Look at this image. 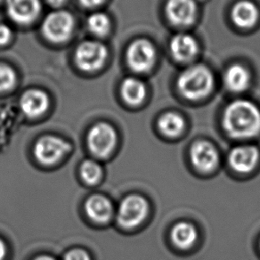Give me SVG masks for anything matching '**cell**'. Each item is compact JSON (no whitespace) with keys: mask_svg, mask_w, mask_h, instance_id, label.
<instances>
[{"mask_svg":"<svg viewBox=\"0 0 260 260\" xmlns=\"http://www.w3.org/2000/svg\"><path fill=\"white\" fill-rule=\"evenodd\" d=\"M223 125L231 138H255L260 133V110L248 100L232 102L224 111Z\"/></svg>","mask_w":260,"mask_h":260,"instance_id":"cell-1","label":"cell"},{"mask_svg":"<svg viewBox=\"0 0 260 260\" xmlns=\"http://www.w3.org/2000/svg\"><path fill=\"white\" fill-rule=\"evenodd\" d=\"M213 83V75L210 70L203 65H195L181 73L177 87L185 98L198 100L210 94Z\"/></svg>","mask_w":260,"mask_h":260,"instance_id":"cell-2","label":"cell"},{"mask_svg":"<svg viewBox=\"0 0 260 260\" xmlns=\"http://www.w3.org/2000/svg\"><path fill=\"white\" fill-rule=\"evenodd\" d=\"M149 212V203L141 195H129L123 200L119 209L118 220L126 228L141 224Z\"/></svg>","mask_w":260,"mask_h":260,"instance_id":"cell-3","label":"cell"},{"mask_svg":"<svg viewBox=\"0 0 260 260\" xmlns=\"http://www.w3.org/2000/svg\"><path fill=\"white\" fill-rule=\"evenodd\" d=\"M126 59L131 69L138 73H145L155 63V48L148 40H136L127 49Z\"/></svg>","mask_w":260,"mask_h":260,"instance_id":"cell-4","label":"cell"},{"mask_svg":"<svg viewBox=\"0 0 260 260\" xmlns=\"http://www.w3.org/2000/svg\"><path fill=\"white\" fill-rule=\"evenodd\" d=\"M73 16L65 11H57L47 15L43 22V32L48 40L61 42L69 38L73 31Z\"/></svg>","mask_w":260,"mask_h":260,"instance_id":"cell-5","label":"cell"},{"mask_svg":"<svg viewBox=\"0 0 260 260\" xmlns=\"http://www.w3.org/2000/svg\"><path fill=\"white\" fill-rule=\"evenodd\" d=\"M87 141L91 152L94 155L105 157L112 152L117 142L115 130L112 126L100 123L91 128L87 137Z\"/></svg>","mask_w":260,"mask_h":260,"instance_id":"cell-6","label":"cell"},{"mask_svg":"<svg viewBox=\"0 0 260 260\" xmlns=\"http://www.w3.org/2000/svg\"><path fill=\"white\" fill-rule=\"evenodd\" d=\"M71 150V145L61 138L44 137L37 142L34 154L40 162L51 165L58 161Z\"/></svg>","mask_w":260,"mask_h":260,"instance_id":"cell-7","label":"cell"},{"mask_svg":"<svg viewBox=\"0 0 260 260\" xmlns=\"http://www.w3.org/2000/svg\"><path fill=\"white\" fill-rule=\"evenodd\" d=\"M106 55L107 51L104 45L95 41H87L77 48L75 58L80 69L92 72L101 67Z\"/></svg>","mask_w":260,"mask_h":260,"instance_id":"cell-8","label":"cell"},{"mask_svg":"<svg viewBox=\"0 0 260 260\" xmlns=\"http://www.w3.org/2000/svg\"><path fill=\"white\" fill-rule=\"evenodd\" d=\"M191 164L197 170L210 172L219 163V154L217 148L210 142L198 141L191 146L190 151Z\"/></svg>","mask_w":260,"mask_h":260,"instance_id":"cell-9","label":"cell"},{"mask_svg":"<svg viewBox=\"0 0 260 260\" xmlns=\"http://www.w3.org/2000/svg\"><path fill=\"white\" fill-rule=\"evenodd\" d=\"M259 157V151L255 146L241 145L232 150L228 156V161L236 172L249 173L255 169Z\"/></svg>","mask_w":260,"mask_h":260,"instance_id":"cell-10","label":"cell"},{"mask_svg":"<svg viewBox=\"0 0 260 260\" xmlns=\"http://www.w3.org/2000/svg\"><path fill=\"white\" fill-rule=\"evenodd\" d=\"M166 13L175 25H191L196 18L197 6L194 0H169Z\"/></svg>","mask_w":260,"mask_h":260,"instance_id":"cell-11","label":"cell"},{"mask_svg":"<svg viewBox=\"0 0 260 260\" xmlns=\"http://www.w3.org/2000/svg\"><path fill=\"white\" fill-rule=\"evenodd\" d=\"M7 7L11 19L22 24L32 22L40 10V0H7Z\"/></svg>","mask_w":260,"mask_h":260,"instance_id":"cell-12","label":"cell"},{"mask_svg":"<svg viewBox=\"0 0 260 260\" xmlns=\"http://www.w3.org/2000/svg\"><path fill=\"white\" fill-rule=\"evenodd\" d=\"M170 51L178 61H190L198 53V44L193 37L178 34L170 41Z\"/></svg>","mask_w":260,"mask_h":260,"instance_id":"cell-13","label":"cell"},{"mask_svg":"<svg viewBox=\"0 0 260 260\" xmlns=\"http://www.w3.org/2000/svg\"><path fill=\"white\" fill-rule=\"evenodd\" d=\"M232 18L235 24L240 28L249 29L255 25L257 21L258 10L252 2L242 0L233 8Z\"/></svg>","mask_w":260,"mask_h":260,"instance_id":"cell-14","label":"cell"},{"mask_svg":"<svg viewBox=\"0 0 260 260\" xmlns=\"http://www.w3.org/2000/svg\"><path fill=\"white\" fill-rule=\"evenodd\" d=\"M48 106L47 94L40 90H29L22 95L21 107L29 117H38L46 112Z\"/></svg>","mask_w":260,"mask_h":260,"instance_id":"cell-15","label":"cell"},{"mask_svg":"<svg viewBox=\"0 0 260 260\" xmlns=\"http://www.w3.org/2000/svg\"><path fill=\"white\" fill-rule=\"evenodd\" d=\"M87 215L91 219L98 223H105L112 214V203L102 195H93L88 198L85 205Z\"/></svg>","mask_w":260,"mask_h":260,"instance_id":"cell-16","label":"cell"},{"mask_svg":"<svg viewBox=\"0 0 260 260\" xmlns=\"http://www.w3.org/2000/svg\"><path fill=\"white\" fill-rule=\"evenodd\" d=\"M171 240L180 249H189L198 239V231L193 224L188 222H179L175 224L170 233Z\"/></svg>","mask_w":260,"mask_h":260,"instance_id":"cell-17","label":"cell"},{"mask_svg":"<svg viewBox=\"0 0 260 260\" xmlns=\"http://www.w3.org/2000/svg\"><path fill=\"white\" fill-rule=\"evenodd\" d=\"M224 83L231 91L242 92L249 87V73L242 65H233L224 74Z\"/></svg>","mask_w":260,"mask_h":260,"instance_id":"cell-18","label":"cell"},{"mask_svg":"<svg viewBox=\"0 0 260 260\" xmlns=\"http://www.w3.org/2000/svg\"><path fill=\"white\" fill-rule=\"evenodd\" d=\"M121 94L129 105H139L146 96V87L141 80L135 78H127L123 81Z\"/></svg>","mask_w":260,"mask_h":260,"instance_id":"cell-19","label":"cell"},{"mask_svg":"<svg viewBox=\"0 0 260 260\" xmlns=\"http://www.w3.org/2000/svg\"><path fill=\"white\" fill-rule=\"evenodd\" d=\"M158 125L163 134L170 138L178 137L184 129V119L175 112H168L161 116Z\"/></svg>","mask_w":260,"mask_h":260,"instance_id":"cell-20","label":"cell"},{"mask_svg":"<svg viewBox=\"0 0 260 260\" xmlns=\"http://www.w3.org/2000/svg\"><path fill=\"white\" fill-rule=\"evenodd\" d=\"M87 26L92 33L96 36H105L108 33L111 22L107 15L102 13H95L89 16L87 20Z\"/></svg>","mask_w":260,"mask_h":260,"instance_id":"cell-21","label":"cell"},{"mask_svg":"<svg viewBox=\"0 0 260 260\" xmlns=\"http://www.w3.org/2000/svg\"><path fill=\"white\" fill-rule=\"evenodd\" d=\"M81 176L87 184H94L98 183L102 175V170L98 163L87 160L81 166Z\"/></svg>","mask_w":260,"mask_h":260,"instance_id":"cell-22","label":"cell"},{"mask_svg":"<svg viewBox=\"0 0 260 260\" xmlns=\"http://www.w3.org/2000/svg\"><path fill=\"white\" fill-rule=\"evenodd\" d=\"M15 82L14 71L7 65L0 64V92L8 90L14 86Z\"/></svg>","mask_w":260,"mask_h":260,"instance_id":"cell-23","label":"cell"},{"mask_svg":"<svg viewBox=\"0 0 260 260\" xmlns=\"http://www.w3.org/2000/svg\"><path fill=\"white\" fill-rule=\"evenodd\" d=\"M64 260H90V257L82 249H73L66 254Z\"/></svg>","mask_w":260,"mask_h":260,"instance_id":"cell-24","label":"cell"},{"mask_svg":"<svg viewBox=\"0 0 260 260\" xmlns=\"http://www.w3.org/2000/svg\"><path fill=\"white\" fill-rule=\"evenodd\" d=\"M11 38V30L8 26L0 24V45L8 43Z\"/></svg>","mask_w":260,"mask_h":260,"instance_id":"cell-25","label":"cell"},{"mask_svg":"<svg viewBox=\"0 0 260 260\" xmlns=\"http://www.w3.org/2000/svg\"><path fill=\"white\" fill-rule=\"evenodd\" d=\"M104 0H80V2L88 8H93L96 7L98 5L101 4Z\"/></svg>","mask_w":260,"mask_h":260,"instance_id":"cell-26","label":"cell"},{"mask_svg":"<svg viewBox=\"0 0 260 260\" xmlns=\"http://www.w3.org/2000/svg\"><path fill=\"white\" fill-rule=\"evenodd\" d=\"M5 255H6V246L4 242L0 240V260L4 258Z\"/></svg>","mask_w":260,"mask_h":260,"instance_id":"cell-27","label":"cell"},{"mask_svg":"<svg viewBox=\"0 0 260 260\" xmlns=\"http://www.w3.org/2000/svg\"><path fill=\"white\" fill-rule=\"evenodd\" d=\"M47 1H48L49 4L54 6V7H59L64 2V0H47Z\"/></svg>","mask_w":260,"mask_h":260,"instance_id":"cell-28","label":"cell"},{"mask_svg":"<svg viewBox=\"0 0 260 260\" xmlns=\"http://www.w3.org/2000/svg\"><path fill=\"white\" fill-rule=\"evenodd\" d=\"M35 260H54L52 258V257H50V256H40V257H37L36 259Z\"/></svg>","mask_w":260,"mask_h":260,"instance_id":"cell-29","label":"cell"},{"mask_svg":"<svg viewBox=\"0 0 260 260\" xmlns=\"http://www.w3.org/2000/svg\"><path fill=\"white\" fill-rule=\"evenodd\" d=\"M1 1H2V0H0V2H1Z\"/></svg>","mask_w":260,"mask_h":260,"instance_id":"cell-30","label":"cell"}]
</instances>
